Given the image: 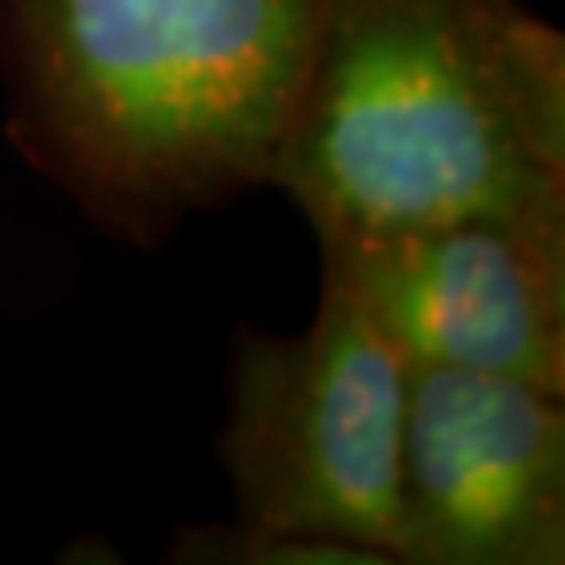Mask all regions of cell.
Listing matches in <instances>:
<instances>
[{
	"mask_svg": "<svg viewBox=\"0 0 565 565\" xmlns=\"http://www.w3.org/2000/svg\"><path fill=\"white\" fill-rule=\"evenodd\" d=\"M268 188L320 246L565 210V38L522 0H320Z\"/></svg>",
	"mask_w": 565,
	"mask_h": 565,
	"instance_id": "cell-1",
	"label": "cell"
},
{
	"mask_svg": "<svg viewBox=\"0 0 565 565\" xmlns=\"http://www.w3.org/2000/svg\"><path fill=\"white\" fill-rule=\"evenodd\" d=\"M320 0H0L8 137L99 232L268 188Z\"/></svg>",
	"mask_w": 565,
	"mask_h": 565,
	"instance_id": "cell-2",
	"label": "cell"
},
{
	"mask_svg": "<svg viewBox=\"0 0 565 565\" xmlns=\"http://www.w3.org/2000/svg\"><path fill=\"white\" fill-rule=\"evenodd\" d=\"M404 393L408 360L356 290L320 265L301 331H250L235 349L221 429L232 522L397 565Z\"/></svg>",
	"mask_w": 565,
	"mask_h": 565,
	"instance_id": "cell-3",
	"label": "cell"
},
{
	"mask_svg": "<svg viewBox=\"0 0 565 565\" xmlns=\"http://www.w3.org/2000/svg\"><path fill=\"white\" fill-rule=\"evenodd\" d=\"M565 562V390L408 364L397 565Z\"/></svg>",
	"mask_w": 565,
	"mask_h": 565,
	"instance_id": "cell-4",
	"label": "cell"
},
{
	"mask_svg": "<svg viewBox=\"0 0 565 565\" xmlns=\"http://www.w3.org/2000/svg\"><path fill=\"white\" fill-rule=\"evenodd\" d=\"M408 364L565 390V210L473 213L320 246Z\"/></svg>",
	"mask_w": 565,
	"mask_h": 565,
	"instance_id": "cell-5",
	"label": "cell"
}]
</instances>
